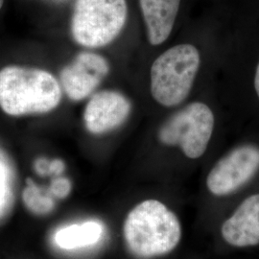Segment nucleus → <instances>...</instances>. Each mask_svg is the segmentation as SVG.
Returning <instances> with one entry per match:
<instances>
[{
	"mask_svg": "<svg viewBox=\"0 0 259 259\" xmlns=\"http://www.w3.org/2000/svg\"><path fill=\"white\" fill-rule=\"evenodd\" d=\"M182 0H139L151 46L162 45L170 37Z\"/></svg>",
	"mask_w": 259,
	"mask_h": 259,
	"instance_id": "nucleus-10",
	"label": "nucleus"
},
{
	"mask_svg": "<svg viewBox=\"0 0 259 259\" xmlns=\"http://www.w3.org/2000/svg\"><path fill=\"white\" fill-rule=\"evenodd\" d=\"M102 232V227L98 223L72 225L57 232L56 241L61 248L71 250L95 244L100 239Z\"/></svg>",
	"mask_w": 259,
	"mask_h": 259,
	"instance_id": "nucleus-11",
	"label": "nucleus"
},
{
	"mask_svg": "<svg viewBox=\"0 0 259 259\" xmlns=\"http://www.w3.org/2000/svg\"><path fill=\"white\" fill-rule=\"evenodd\" d=\"M126 0H76L71 34L83 47L99 48L113 41L126 24Z\"/></svg>",
	"mask_w": 259,
	"mask_h": 259,
	"instance_id": "nucleus-4",
	"label": "nucleus"
},
{
	"mask_svg": "<svg viewBox=\"0 0 259 259\" xmlns=\"http://www.w3.org/2000/svg\"><path fill=\"white\" fill-rule=\"evenodd\" d=\"M131 103L122 93L102 91L93 94L83 111L87 130L93 135H102L117 129L129 117Z\"/></svg>",
	"mask_w": 259,
	"mask_h": 259,
	"instance_id": "nucleus-8",
	"label": "nucleus"
},
{
	"mask_svg": "<svg viewBox=\"0 0 259 259\" xmlns=\"http://www.w3.org/2000/svg\"><path fill=\"white\" fill-rule=\"evenodd\" d=\"M253 88L254 92L257 96L259 100V61L255 67V72H254V78H253Z\"/></svg>",
	"mask_w": 259,
	"mask_h": 259,
	"instance_id": "nucleus-16",
	"label": "nucleus"
},
{
	"mask_svg": "<svg viewBox=\"0 0 259 259\" xmlns=\"http://www.w3.org/2000/svg\"><path fill=\"white\" fill-rule=\"evenodd\" d=\"M201 66V54L191 44L168 48L154 61L150 70L153 98L165 108L182 104L191 93Z\"/></svg>",
	"mask_w": 259,
	"mask_h": 259,
	"instance_id": "nucleus-3",
	"label": "nucleus"
},
{
	"mask_svg": "<svg viewBox=\"0 0 259 259\" xmlns=\"http://www.w3.org/2000/svg\"><path fill=\"white\" fill-rule=\"evenodd\" d=\"M6 195V176L4 172V167L0 162V207L4 203Z\"/></svg>",
	"mask_w": 259,
	"mask_h": 259,
	"instance_id": "nucleus-14",
	"label": "nucleus"
},
{
	"mask_svg": "<svg viewBox=\"0 0 259 259\" xmlns=\"http://www.w3.org/2000/svg\"><path fill=\"white\" fill-rule=\"evenodd\" d=\"M110 65L101 55L81 52L60 73V84L66 96L73 101L89 97L109 74Z\"/></svg>",
	"mask_w": 259,
	"mask_h": 259,
	"instance_id": "nucleus-7",
	"label": "nucleus"
},
{
	"mask_svg": "<svg viewBox=\"0 0 259 259\" xmlns=\"http://www.w3.org/2000/svg\"><path fill=\"white\" fill-rule=\"evenodd\" d=\"M60 82L47 70L8 65L0 70V108L11 116L44 114L59 107Z\"/></svg>",
	"mask_w": 259,
	"mask_h": 259,
	"instance_id": "nucleus-1",
	"label": "nucleus"
},
{
	"mask_svg": "<svg viewBox=\"0 0 259 259\" xmlns=\"http://www.w3.org/2000/svg\"><path fill=\"white\" fill-rule=\"evenodd\" d=\"M71 188H72V185L69 180L65 178H59L53 181L50 187V191L57 198L64 199L70 193Z\"/></svg>",
	"mask_w": 259,
	"mask_h": 259,
	"instance_id": "nucleus-13",
	"label": "nucleus"
},
{
	"mask_svg": "<svg viewBox=\"0 0 259 259\" xmlns=\"http://www.w3.org/2000/svg\"><path fill=\"white\" fill-rule=\"evenodd\" d=\"M26 184L27 186L22 192V201L28 210L37 215L51 212L55 207L52 198L42 194L40 188L30 178Z\"/></svg>",
	"mask_w": 259,
	"mask_h": 259,
	"instance_id": "nucleus-12",
	"label": "nucleus"
},
{
	"mask_svg": "<svg viewBox=\"0 0 259 259\" xmlns=\"http://www.w3.org/2000/svg\"><path fill=\"white\" fill-rule=\"evenodd\" d=\"M3 2H4V0H0V9H1L2 6H3Z\"/></svg>",
	"mask_w": 259,
	"mask_h": 259,
	"instance_id": "nucleus-17",
	"label": "nucleus"
},
{
	"mask_svg": "<svg viewBox=\"0 0 259 259\" xmlns=\"http://www.w3.org/2000/svg\"><path fill=\"white\" fill-rule=\"evenodd\" d=\"M259 170V147L241 145L219 159L206 178V186L215 196L237 191L255 176Z\"/></svg>",
	"mask_w": 259,
	"mask_h": 259,
	"instance_id": "nucleus-6",
	"label": "nucleus"
},
{
	"mask_svg": "<svg viewBox=\"0 0 259 259\" xmlns=\"http://www.w3.org/2000/svg\"><path fill=\"white\" fill-rule=\"evenodd\" d=\"M130 251L139 258L165 255L178 246L182 227L176 214L157 200H146L130 211L123 228Z\"/></svg>",
	"mask_w": 259,
	"mask_h": 259,
	"instance_id": "nucleus-2",
	"label": "nucleus"
},
{
	"mask_svg": "<svg viewBox=\"0 0 259 259\" xmlns=\"http://www.w3.org/2000/svg\"><path fill=\"white\" fill-rule=\"evenodd\" d=\"M215 117L205 103L196 101L172 114L157 132L165 146L179 147L186 157L196 159L205 153L212 138Z\"/></svg>",
	"mask_w": 259,
	"mask_h": 259,
	"instance_id": "nucleus-5",
	"label": "nucleus"
},
{
	"mask_svg": "<svg viewBox=\"0 0 259 259\" xmlns=\"http://www.w3.org/2000/svg\"><path fill=\"white\" fill-rule=\"evenodd\" d=\"M65 169V164L62 160L56 159L48 165V170L55 174H61Z\"/></svg>",
	"mask_w": 259,
	"mask_h": 259,
	"instance_id": "nucleus-15",
	"label": "nucleus"
},
{
	"mask_svg": "<svg viewBox=\"0 0 259 259\" xmlns=\"http://www.w3.org/2000/svg\"><path fill=\"white\" fill-rule=\"evenodd\" d=\"M225 241L237 248L259 244V194L251 195L242 202L231 218L222 225Z\"/></svg>",
	"mask_w": 259,
	"mask_h": 259,
	"instance_id": "nucleus-9",
	"label": "nucleus"
}]
</instances>
